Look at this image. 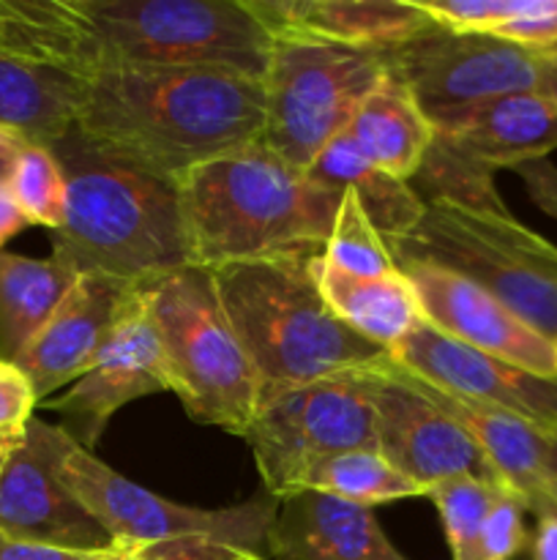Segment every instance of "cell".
Segmentation results:
<instances>
[{
	"label": "cell",
	"mask_w": 557,
	"mask_h": 560,
	"mask_svg": "<svg viewBox=\"0 0 557 560\" xmlns=\"http://www.w3.org/2000/svg\"><path fill=\"white\" fill-rule=\"evenodd\" d=\"M262 126V82L194 69H96L76 115L82 135L169 180L260 142Z\"/></svg>",
	"instance_id": "6da1fadb"
},
{
	"label": "cell",
	"mask_w": 557,
	"mask_h": 560,
	"mask_svg": "<svg viewBox=\"0 0 557 560\" xmlns=\"http://www.w3.org/2000/svg\"><path fill=\"white\" fill-rule=\"evenodd\" d=\"M66 178L52 257L80 273L142 284L194 266L175 180L109 151L80 129L49 145Z\"/></svg>",
	"instance_id": "7a4b0ae2"
},
{
	"label": "cell",
	"mask_w": 557,
	"mask_h": 560,
	"mask_svg": "<svg viewBox=\"0 0 557 560\" xmlns=\"http://www.w3.org/2000/svg\"><path fill=\"white\" fill-rule=\"evenodd\" d=\"M175 186L200 268L322 255L344 197L289 167L262 140L189 170Z\"/></svg>",
	"instance_id": "3957f363"
},
{
	"label": "cell",
	"mask_w": 557,
	"mask_h": 560,
	"mask_svg": "<svg viewBox=\"0 0 557 560\" xmlns=\"http://www.w3.org/2000/svg\"><path fill=\"white\" fill-rule=\"evenodd\" d=\"M315 255L208 268L216 299L260 381V408L278 394L342 372L371 370L388 350L344 326L309 277Z\"/></svg>",
	"instance_id": "277c9868"
},
{
	"label": "cell",
	"mask_w": 557,
	"mask_h": 560,
	"mask_svg": "<svg viewBox=\"0 0 557 560\" xmlns=\"http://www.w3.org/2000/svg\"><path fill=\"white\" fill-rule=\"evenodd\" d=\"M55 470L123 556L134 560H268V530L278 512V501L268 492L216 512L180 506L115 474L63 427L55 435Z\"/></svg>",
	"instance_id": "5b68a950"
},
{
	"label": "cell",
	"mask_w": 557,
	"mask_h": 560,
	"mask_svg": "<svg viewBox=\"0 0 557 560\" xmlns=\"http://www.w3.org/2000/svg\"><path fill=\"white\" fill-rule=\"evenodd\" d=\"M96 69H194L262 82L273 52L246 0H71ZM87 71V74H91Z\"/></svg>",
	"instance_id": "8992f818"
},
{
	"label": "cell",
	"mask_w": 557,
	"mask_h": 560,
	"mask_svg": "<svg viewBox=\"0 0 557 560\" xmlns=\"http://www.w3.org/2000/svg\"><path fill=\"white\" fill-rule=\"evenodd\" d=\"M396 266L420 262L478 284L541 337H557V246L511 213L426 202L410 233L382 238Z\"/></svg>",
	"instance_id": "52a82bcc"
},
{
	"label": "cell",
	"mask_w": 557,
	"mask_h": 560,
	"mask_svg": "<svg viewBox=\"0 0 557 560\" xmlns=\"http://www.w3.org/2000/svg\"><path fill=\"white\" fill-rule=\"evenodd\" d=\"M169 392L200 424L244 438L260 410V381L229 326L208 268L186 266L142 282Z\"/></svg>",
	"instance_id": "ba28073f"
},
{
	"label": "cell",
	"mask_w": 557,
	"mask_h": 560,
	"mask_svg": "<svg viewBox=\"0 0 557 560\" xmlns=\"http://www.w3.org/2000/svg\"><path fill=\"white\" fill-rule=\"evenodd\" d=\"M386 74L382 52L278 38L262 80V145L306 173L322 148L344 135L366 93Z\"/></svg>",
	"instance_id": "9c48e42d"
},
{
	"label": "cell",
	"mask_w": 557,
	"mask_h": 560,
	"mask_svg": "<svg viewBox=\"0 0 557 560\" xmlns=\"http://www.w3.org/2000/svg\"><path fill=\"white\" fill-rule=\"evenodd\" d=\"M262 487L276 501L298 492L311 465L333 454L377 452V419L364 370L278 394L244 432Z\"/></svg>",
	"instance_id": "30bf717a"
},
{
	"label": "cell",
	"mask_w": 557,
	"mask_h": 560,
	"mask_svg": "<svg viewBox=\"0 0 557 560\" xmlns=\"http://www.w3.org/2000/svg\"><path fill=\"white\" fill-rule=\"evenodd\" d=\"M382 58L429 120L538 85L541 52L489 33H453L435 25Z\"/></svg>",
	"instance_id": "8fae6325"
},
{
	"label": "cell",
	"mask_w": 557,
	"mask_h": 560,
	"mask_svg": "<svg viewBox=\"0 0 557 560\" xmlns=\"http://www.w3.org/2000/svg\"><path fill=\"white\" fill-rule=\"evenodd\" d=\"M364 375L375 402L377 452L399 474L426 490L453 476H475L502 485L478 443L429 402L391 355L364 370Z\"/></svg>",
	"instance_id": "7c38bea8"
},
{
	"label": "cell",
	"mask_w": 557,
	"mask_h": 560,
	"mask_svg": "<svg viewBox=\"0 0 557 560\" xmlns=\"http://www.w3.org/2000/svg\"><path fill=\"white\" fill-rule=\"evenodd\" d=\"M158 392H169L167 366L145 290L134 284L96 364L69 394L47 399L44 405L58 410L63 416V430L82 448L93 452L104 427L123 405Z\"/></svg>",
	"instance_id": "4fadbf2b"
},
{
	"label": "cell",
	"mask_w": 557,
	"mask_h": 560,
	"mask_svg": "<svg viewBox=\"0 0 557 560\" xmlns=\"http://www.w3.org/2000/svg\"><path fill=\"white\" fill-rule=\"evenodd\" d=\"M388 355L429 386L519 416L544 432L557 427V377H541L457 342L424 317Z\"/></svg>",
	"instance_id": "5bb4252c"
},
{
	"label": "cell",
	"mask_w": 557,
	"mask_h": 560,
	"mask_svg": "<svg viewBox=\"0 0 557 560\" xmlns=\"http://www.w3.org/2000/svg\"><path fill=\"white\" fill-rule=\"evenodd\" d=\"M58 427L33 416L25 441L0 474V534L80 552H109L115 541L71 495L55 470Z\"/></svg>",
	"instance_id": "9a60e30c"
},
{
	"label": "cell",
	"mask_w": 557,
	"mask_h": 560,
	"mask_svg": "<svg viewBox=\"0 0 557 560\" xmlns=\"http://www.w3.org/2000/svg\"><path fill=\"white\" fill-rule=\"evenodd\" d=\"M399 271L413 284L420 317L437 331L541 377H557L555 348L549 339L519 320L495 295L435 266L407 262L399 266Z\"/></svg>",
	"instance_id": "2e32d148"
},
{
	"label": "cell",
	"mask_w": 557,
	"mask_h": 560,
	"mask_svg": "<svg viewBox=\"0 0 557 560\" xmlns=\"http://www.w3.org/2000/svg\"><path fill=\"white\" fill-rule=\"evenodd\" d=\"M134 284L104 273H80L69 293L14 361L31 381L38 402L71 381H80L107 345Z\"/></svg>",
	"instance_id": "e0dca14e"
},
{
	"label": "cell",
	"mask_w": 557,
	"mask_h": 560,
	"mask_svg": "<svg viewBox=\"0 0 557 560\" xmlns=\"http://www.w3.org/2000/svg\"><path fill=\"white\" fill-rule=\"evenodd\" d=\"M273 42L342 44L388 52L437 25L418 0H246Z\"/></svg>",
	"instance_id": "ac0fdd59"
},
{
	"label": "cell",
	"mask_w": 557,
	"mask_h": 560,
	"mask_svg": "<svg viewBox=\"0 0 557 560\" xmlns=\"http://www.w3.org/2000/svg\"><path fill=\"white\" fill-rule=\"evenodd\" d=\"M431 124L440 145L491 173L546 159L557 148V107L538 91L489 98Z\"/></svg>",
	"instance_id": "d6986e66"
},
{
	"label": "cell",
	"mask_w": 557,
	"mask_h": 560,
	"mask_svg": "<svg viewBox=\"0 0 557 560\" xmlns=\"http://www.w3.org/2000/svg\"><path fill=\"white\" fill-rule=\"evenodd\" d=\"M268 560H404L371 509L300 490L278 501L268 530Z\"/></svg>",
	"instance_id": "ffe728a7"
},
{
	"label": "cell",
	"mask_w": 557,
	"mask_h": 560,
	"mask_svg": "<svg viewBox=\"0 0 557 560\" xmlns=\"http://www.w3.org/2000/svg\"><path fill=\"white\" fill-rule=\"evenodd\" d=\"M407 377L429 402L451 416L478 443L502 485L522 495L530 512L544 503H557V481L549 474V443L544 430L528 424L519 416L429 386L413 372H407Z\"/></svg>",
	"instance_id": "44dd1931"
},
{
	"label": "cell",
	"mask_w": 557,
	"mask_h": 560,
	"mask_svg": "<svg viewBox=\"0 0 557 560\" xmlns=\"http://www.w3.org/2000/svg\"><path fill=\"white\" fill-rule=\"evenodd\" d=\"M85 77L63 66L0 52V126L33 145H52L76 126Z\"/></svg>",
	"instance_id": "7402d4cb"
},
{
	"label": "cell",
	"mask_w": 557,
	"mask_h": 560,
	"mask_svg": "<svg viewBox=\"0 0 557 560\" xmlns=\"http://www.w3.org/2000/svg\"><path fill=\"white\" fill-rule=\"evenodd\" d=\"M347 135L366 162L410 184L435 142V124L418 107L410 88L386 69L355 109Z\"/></svg>",
	"instance_id": "603a6c76"
},
{
	"label": "cell",
	"mask_w": 557,
	"mask_h": 560,
	"mask_svg": "<svg viewBox=\"0 0 557 560\" xmlns=\"http://www.w3.org/2000/svg\"><path fill=\"white\" fill-rule=\"evenodd\" d=\"M309 277L328 310L358 337L391 350L418 326L420 306L413 284L402 271L393 277L366 279L333 268L322 255L309 260Z\"/></svg>",
	"instance_id": "cb8c5ba5"
},
{
	"label": "cell",
	"mask_w": 557,
	"mask_h": 560,
	"mask_svg": "<svg viewBox=\"0 0 557 560\" xmlns=\"http://www.w3.org/2000/svg\"><path fill=\"white\" fill-rule=\"evenodd\" d=\"M306 175L315 184L328 186V189L355 191L360 208L382 238L410 233L426 208V202L415 195L407 180L393 178V175L382 173L375 164L366 162V156L358 151L347 131L322 148L320 156L306 170Z\"/></svg>",
	"instance_id": "d4e9b609"
},
{
	"label": "cell",
	"mask_w": 557,
	"mask_h": 560,
	"mask_svg": "<svg viewBox=\"0 0 557 560\" xmlns=\"http://www.w3.org/2000/svg\"><path fill=\"white\" fill-rule=\"evenodd\" d=\"M74 282L76 273L58 257L0 252V361L14 364L31 348Z\"/></svg>",
	"instance_id": "484cf974"
},
{
	"label": "cell",
	"mask_w": 557,
	"mask_h": 560,
	"mask_svg": "<svg viewBox=\"0 0 557 560\" xmlns=\"http://www.w3.org/2000/svg\"><path fill=\"white\" fill-rule=\"evenodd\" d=\"M0 52L63 66L82 77L91 71L71 0H0Z\"/></svg>",
	"instance_id": "4316f807"
},
{
	"label": "cell",
	"mask_w": 557,
	"mask_h": 560,
	"mask_svg": "<svg viewBox=\"0 0 557 560\" xmlns=\"http://www.w3.org/2000/svg\"><path fill=\"white\" fill-rule=\"evenodd\" d=\"M300 490L325 492V495L342 498V501L364 509L426 495V487L399 474L380 452H369V448L320 459L306 470L298 492Z\"/></svg>",
	"instance_id": "83f0119b"
},
{
	"label": "cell",
	"mask_w": 557,
	"mask_h": 560,
	"mask_svg": "<svg viewBox=\"0 0 557 560\" xmlns=\"http://www.w3.org/2000/svg\"><path fill=\"white\" fill-rule=\"evenodd\" d=\"M410 186L424 202H453L470 211L508 213L495 186V173L457 156L440 142H431L424 164L410 178Z\"/></svg>",
	"instance_id": "f1b7e54d"
},
{
	"label": "cell",
	"mask_w": 557,
	"mask_h": 560,
	"mask_svg": "<svg viewBox=\"0 0 557 560\" xmlns=\"http://www.w3.org/2000/svg\"><path fill=\"white\" fill-rule=\"evenodd\" d=\"M322 257L333 268L353 277L380 279L399 273L396 260L386 246L382 235L377 233L375 224L369 222L366 211L360 208L355 191L344 189L342 202H339L336 219H333L331 235L325 241Z\"/></svg>",
	"instance_id": "f546056e"
},
{
	"label": "cell",
	"mask_w": 557,
	"mask_h": 560,
	"mask_svg": "<svg viewBox=\"0 0 557 560\" xmlns=\"http://www.w3.org/2000/svg\"><path fill=\"white\" fill-rule=\"evenodd\" d=\"M502 490L506 485H491L475 476H453L426 490L442 520L453 560H475L478 534Z\"/></svg>",
	"instance_id": "4dcf8cb0"
},
{
	"label": "cell",
	"mask_w": 557,
	"mask_h": 560,
	"mask_svg": "<svg viewBox=\"0 0 557 560\" xmlns=\"http://www.w3.org/2000/svg\"><path fill=\"white\" fill-rule=\"evenodd\" d=\"M11 197L25 211L27 222L60 230L66 219V178L47 145H27L9 184Z\"/></svg>",
	"instance_id": "1f68e13d"
},
{
	"label": "cell",
	"mask_w": 557,
	"mask_h": 560,
	"mask_svg": "<svg viewBox=\"0 0 557 560\" xmlns=\"http://www.w3.org/2000/svg\"><path fill=\"white\" fill-rule=\"evenodd\" d=\"M528 503L513 490H502L491 506L484 528L475 545V560H513L522 550H528L530 534L524 525Z\"/></svg>",
	"instance_id": "d6a6232c"
},
{
	"label": "cell",
	"mask_w": 557,
	"mask_h": 560,
	"mask_svg": "<svg viewBox=\"0 0 557 560\" xmlns=\"http://www.w3.org/2000/svg\"><path fill=\"white\" fill-rule=\"evenodd\" d=\"M489 36L533 52L557 49V0H519L513 14Z\"/></svg>",
	"instance_id": "836d02e7"
},
{
	"label": "cell",
	"mask_w": 557,
	"mask_h": 560,
	"mask_svg": "<svg viewBox=\"0 0 557 560\" xmlns=\"http://www.w3.org/2000/svg\"><path fill=\"white\" fill-rule=\"evenodd\" d=\"M38 399L25 372L0 361V441H22Z\"/></svg>",
	"instance_id": "e575fe53"
},
{
	"label": "cell",
	"mask_w": 557,
	"mask_h": 560,
	"mask_svg": "<svg viewBox=\"0 0 557 560\" xmlns=\"http://www.w3.org/2000/svg\"><path fill=\"white\" fill-rule=\"evenodd\" d=\"M513 173L519 175V180L524 184L530 200L535 202V208L552 217L557 222V164L546 159H533V162H524L519 167H513Z\"/></svg>",
	"instance_id": "d590c367"
},
{
	"label": "cell",
	"mask_w": 557,
	"mask_h": 560,
	"mask_svg": "<svg viewBox=\"0 0 557 560\" xmlns=\"http://www.w3.org/2000/svg\"><path fill=\"white\" fill-rule=\"evenodd\" d=\"M115 550L109 552H80L63 550V547L36 545V541L14 539V536L0 534V560H109Z\"/></svg>",
	"instance_id": "8d00e7d4"
},
{
	"label": "cell",
	"mask_w": 557,
	"mask_h": 560,
	"mask_svg": "<svg viewBox=\"0 0 557 560\" xmlns=\"http://www.w3.org/2000/svg\"><path fill=\"white\" fill-rule=\"evenodd\" d=\"M533 536H530V558L533 560H557V517L555 514H535Z\"/></svg>",
	"instance_id": "74e56055"
},
{
	"label": "cell",
	"mask_w": 557,
	"mask_h": 560,
	"mask_svg": "<svg viewBox=\"0 0 557 560\" xmlns=\"http://www.w3.org/2000/svg\"><path fill=\"white\" fill-rule=\"evenodd\" d=\"M27 145H33V142H27L22 135L0 126V189H9L16 162H20V156L25 153Z\"/></svg>",
	"instance_id": "f35d334b"
},
{
	"label": "cell",
	"mask_w": 557,
	"mask_h": 560,
	"mask_svg": "<svg viewBox=\"0 0 557 560\" xmlns=\"http://www.w3.org/2000/svg\"><path fill=\"white\" fill-rule=\"evenodd\" d=\"M27 224L31 222H27L25 211L16 206V200L11 197V191L0 189V249H3V246L9 244L14 235H20Z\"/></svg>",
	"instance_id": "ab89813d"
},
{
	"label": "cell",
	"mask_w": 557,
	"mask_h": 560,
	"mask_svg": "<svg viewBox=\"0 0 557 560\" xmlns=\"http://www.w3.org/2000/svg\"><path fill=\"white\" fill-rule=\"evenodd\" d=\"M535 91L544 98H549L557 107V49H546L541 52V66H538V85Z\"/></svg>",
	"instance_id": "60d3db41"
},
{
	"label": "cell",
	"mask_w": 557,
	"mask_h": 560,
	"mask_svg": "<svg viewBox=\"0 0 557 560\" xmlns=\"http://www.w3.org/2000/svg\"><path fill=\"white\" fill-rule=\"evenodd\" d=\"M546 443H549V474L557 481V427L555 430H546Z\"/></svg>",
	"instance_id": "b9f144b4"
},
{
	"label": "cell",
	"mask_w": 557,
	"mask_h": 560,
	"mask_svg": "<svg viewBox=\"0 0 557 560\" xmlns=\"http://www.w3.org/2000/svg\"><path fill=\"white\" fill-rule=\"evenodd\" d=\"M22 441H25V438H22ZM22 441H0V474H3L5 463H9V457L16 452V446H20Z\"/></svg>",
	"instance_id": "7bdbcfd3"
},
{
	"label": "cell",
	"mask_w": 557,
	"mask_h": 560,
	"mask_svg": "<svg viewBox=\"0 0 557 560\" xmlns=\"http://www.w3.org/2000/svg\"><path fill=\"white\" fill-rule=\"evenodd\" d=\"M533 514H555V517H557V506H555V503H544V506L535 509Z\"/></svg>",
	"instance_id": "ee69618b"
},
{
	"label": "cell",
	"mask_w": 557,
	"mask_h": 560,
	"mask_svg": "<svg viewBox=\"0 0 557 560\" xmlns=\"http://www.w3.org/2000/svg\"><path fill=\"white\" fill-rule=\"evenodd\" d=\"M109 560H134V558H129V556H123V552L115 550V552H112V558H109Z\"/></svg>",
	"instance_id": "f6af8a7d"
},
{
	"label": "cell",
	"mask_w": 557,
	"mask_h": 560,
	"mask_svg": "<svg viewBox=\"0 0 557 560\" xmlns=\"http://www.w3.org/2000/svg\"><path fill=\"white\" fill-rule=\"evenodd\" d=\"M552 348H555V361H557V337L552 339Z\"/></svg>",
	"instance_id": "bcb514c9"
}]
</instances>
